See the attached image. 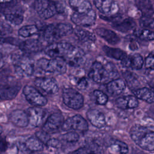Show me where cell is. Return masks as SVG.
Returning a JSON list of instances; mask_svg holds the SVG:
<instances>
[{
	"label": "cell",
	"mask_w": 154,
	"mask_h": 154,
	"mask_svg": "<svg viewBox=\"0 0 154 154\" xmlns=\"http://www.w3.org/2000/svg\"><path fill=\"white\" fill-rule=\"evenodd\" d=\"M121 61L123 66L135 70L140 69L143 65V57L138 54H134L127 56Z\"/></svg>",
	"instance_id": "21"
},
{
	"label": "cell",
	"mask_w": 154,
	"mask_h": 154,
	"mask_svg": "<svg viewBox=\"0 0 154 154\" xmlns=\"http://www.w3.org/2000/svg\"><path fill=\"white\" fill-rule=\"evenodd\" d=\"M88 85V81L84 77L79 78L76 83V87L79 90H84Z\"/></svg>",
	"instance_id": "42"
},
{
	"label": "cell",
	"mask_w": 154,
	"mask_h": 154,
	"mask_svg": "<svg viewBox=\"0 0 154 154\" xmlns=\"http://www.w3.org/2000/svg\"><path fill=\"white\" fill-rule=\"evenodd\" d=\"M102 49L108 57L117 60L122 61L128 56L125 51L119 48H114L108 46H104Z\"/></svg>",
	"instance_id": "27"
},
{
	"label": "cell",
	"mask_w": 154,
	"mask_h": 154,
	"mask_svg": "<svg viewBox=\"0 0 154 154\" xmlns=\"http://www.w3.org/2000/svg\"><path fill=\"white\" fill-rule=\"evenodd\" d=\"M20 48L26 53H34L39 51L42 48V45L37 40H28L20 43Z\"/></svg>",
	"instance_id": "26"
},
{
	"label": "cell",
	"mask_w": 154,
	"mask_h": 154,
	"mask_svg": "<svg viewBox=\"0 0 154 154\" xmlns=\"http://www.w3.org/2000/svg\"><path fill=\"white\" fill-rule=\"evenodd\" d=\"M64 122L63 116L61 113H53L45 121L42 127V131L48 134L55 133L60 128H62Z\"/></svg>",
	"instance_id": "11"
},
{
	"label": "cell",
	"mask_w": 154,
	"mask_h": 154,
	"mask_svg": "<svg viewBox=\"0 0 154 154\" xmlns=\"http://www.w3.org/2000/svg\"><path fill=\"white\" fill-rule=\"evenodd\" d=\"M69 2L75 12L82 13L92 10L91 5L88 0H69Z\"/></svg>",
	"instance_id": "23"
},
{
	"label": "cell",
	"mask_w": 154,
	"mask_h": 154,
	"mask_svg": "<svg viewBox=\"0 0 154 154\" xmlns=\"http://www.w3.org/2000/svg\"><path fill=\"white\" fill-rule=\"evenodd\" d=\"M63 103L73 109H79L84 105V97L73 88H65L62 91Z\"/></svg>",
	"instance_id": "7"
},
{
	"label": "cell",
	"mask_w": 154,
	"mask_h": 154,
	"mask_svg": "<svg viewBox=\"0 0 154 154\" xmlns=\"http://www.w3.org/2000/svg\"><path fill=\"white\" fill-rule=\"evenodd\" d=\"M140 25L141 28L146 29H154V19L152 16H143L140 19Z\"/></svg>",
	"instance_id": "36"
},
{
	"label": "cell",
	"mask_w": 154,
	"mask_h": 154,
	"mask_svg": "<svg viewBox=\"0 0 154 154\" xmlns=\"http://www.w3.org/2000/svg\"><path fill=\"white\" fill-rule=\"evenodd\" d=\"M79 139L78 134L75 132H69L64 134L61 136V140L69 143H76Z\"/></svg>",
	"instance_id": "35"
},
{
	"label": "cell",
	"mask_w": 154,
	"mask_h": 154,
	"mask_svg": "<svg viewBox=\"0 0 154 154\" xmlns=\"http://www.w3.org/2000/svg\"><path fill=\"white\" fill-rule=\"evenodd\" d=\"M74 31L77 37L82 42H86L89 41L93 42L96 40L95 35L93 33L89 32L88 31L84 29L79 26L76 27Z\"/></svg>",
	"instance_id": "29"
},
{
	"label": "cell",
	"mask_w": 154,
	"mask_h": 154,
	"mask_svg": "<svg viewBox=\"0 0 154 154\" xmlns=\"http://www.w3.org/2000/svg\"><path fill=\"white\" fill-rule=\"evenodd\" d=\"M135 22L131 19L127 18L122 21H117L112 25V27L122 32H127L134 29Z\"/></svg>",
	"instance_id": "25"
},
{
	"label": "cell",
	"mask_w": 154,
	"mask_h": 154,
	"mask_svg": "<svg viewBox=\"0 0 154 154\" xmlns=\"http://www.w3.org/2000/svg\"><path fill=\"white\" fill-rule=\"evenodd\" d=\"M11 0H1V3H7L10 2Z\"/></svg>",
	"instance_id": "45"
},
{
	"label": "cell",
	"mask_w": 154,
	"mask_h": 154,
	"mask_svg": "<svg viewBox=\"0 0 154 154\" xmlns=\"http://www.w3.org/2000/svg\"><path fill=\"white\" fill-rule=\"evenodd\" d=\"M48 147H51L52 148H58L61 147V141L57 138H49L46 143L45 144Z\"/></svg>",
	"instance_id": "41"
},
{
	"label": "cell",
	"mask_w": 154,
	"mask_h": 154,
	"mask_svg": "<svg viewBox=\"0 0 154 154\" xmlns=\"http://www.w3.org/2000/svg\"><path fill=\"white\" fill-rule=\"evenodd\" d=\"M88 125L86 120L80 115H75L68 118L64 122L62 126V130L77 131L84 132L88 130Z\"/></svg>",
	"instance_id": "10"
},
{
	"label": "cell",
	"mask_w": 154,
	"mask_h": 154,
	"mask_svg": "<svg viewBox=\"0 0 154 154\" xmlns=\"http://www.w3.org/2000/svg\"><path fill=\"white\" fill-rule=\"evenodd\" d=\"M23 94L27 101L35 106H42L45 105L47 99L35 88L26 85L23 89Z\"/></svg>",
	"instance_id": "9"
},
{
	"label": "cell",
	"mask_w": 154,
	"mask_h": 154,
	"mask_svg": "<svg viewBox=\"0 0 154 154\" xmlns=\"http://www.w3.org/2000/svg\"><path fill=\"white\" fill-rule=\"evenodd\" d=\"M86 116L91 124L97 128H102L106 124L104 114L97 109H89L87 112Z\"/></svg>",
	"instance_id": "18"
},
{
	"label": "cell",
	"mask_w": 154,
	"mask_h": 154,
	"mask_svg": "<svg viewBox=\"0 0 154 154\" xmlns=\"http://www.w3.org/2000/svg\"><path fill=\"white\" fill-rule=\"evenodd\" d=\"M45 52L51 58H63L73 67L81 65L84 58V53L81 49L66 42L51 43L45 48Z\"/></svg>",
	"instance_id": "1"
},
{
	"label": "cell",
	"mask_w": 154,
	"mask_h": 154,
	"mask_svg": "<svg viewBox=\"0 0 154 154\" xmlns=\"http://www.w3.org/2000/svg\"><path fill=\"white\" fill-rule=\"evenodd\" d=\"M98 35L106 40L108 43L115 45L120 42V37L113 31L104 28H99L96 29Z\"/></svg>",
	"instance_id": "22"
},
{
	"label": "cell",
	"mask_w": 154,
	"mask_h": 154,
	"mask_svg": "<svg viewBox=\"0 0 154 154\" xmlns=\"http://www.w3.org/2000/svg\"><path fill=\"white\" fill-rule=\"evenodd\" d=\"M38 31V29L35 25H28L21 27L18 31L19 35L22 37H29L35 34Z\"/></svg>",
	"instance_id": "33"
},
{
	"label": "cell",
	"mask_w": 154,
	"mask_h": 154,
	"mask_svg": "<svg viewBox=\"0 0 154 154\" xmlns=\"http://www.w3.org/2000/svg\"><path fill=\"white\" fill-rule=\"evenodd\" d=\"M14 67L16 73L22 78L31 76L34 72L33 61L25 56H19L15 59Z\"/></svg>",
	"instance_id": "8"
},
{
	"label": "cell",
	"mask_w": 154,
	"mask_h": 154,
	"mask_svg": "<svg viewBox=\"0 0 154 154\" xmlns=\"http://www.w3.org/2000/svg\"><path fill=\"white\" fill-rule=\"evenodd\" d=\"M112 144L116 147L117 149V152L120 154H126L128 152L129 149L128 145L122 141L114 140H113Z\"/></svg>",
	"instance_id": "37"
},
{
	"label": "cell",
	"mask_w": 154,
	"mask_h": 154,
	"mask_svg": "<svg viewBox=\"0 0 154 154\" xmlns=\"http://www.w3.org/2000/svg\"><path fill=\"white\" fill-rule=\"evenodd\" d=\"M10 121L16 126L25 128L29 125V119L26 112L21 109H15L9 114Z\"/></svg>",
	"instance_id": "16"
},
{
	"label": "cell",
	"mask_w": 154,
	"mask_h": 154,
	"mask_svg": "<svg viewBox=\"0 0 154 154\" xmlns=\"http://www.w3.org/2000/svg\"><path fill=\"white\" fill-rule=\"evenodd\" d=\"M137 4L143 16H152L154 10L150 0H138Z\"/></svg>",
	"instance_id": "31"
},
{
	"label": "cell",
	"mask_w": 154,
	"mask_h": 154,
	"mask_svg": "<svg viewBox=\"0 0 154 154\" xmlns=\"http://www.w3.org/2000/svg\"><path fill=\"white\" fill-rule=\"evenodd\" d=\"M115 103L118 108L122 109L135 108L138 105L137 97L132 95L120 97L116 100Z\"/></svg>",
	"instance_id": "19"
},
{
	"label": "cell",
	"mask_w": 154,
	"mask_h": 154,
	"mask_svg": "<svg viewBox=\"0 0 154 154\" xmlns=\"http://www.w3.org/2000/svg\"><path fill=\"white\" fill-rule=\"evenodd\" d=\"M23 145L29 152H38L43 150V143L36 137H30L27 139Z\"/></svg>",
	"instance_id": "28"
},
{
	"label": "cell",
	"mask_w": 154,
	"mask_h": 154,
	"mask_svg": "<svg viewBox=\"0 0 154 154\" xmlns=\"http://www.w3.org/2000/svg\"><path fill=\"white\" fill-rule=\"evenodd\" d=\"M20 85L18 83H6L1 84V98L2 100H11L14 99L18 94Z\"/></svg>",
	"instance_id": "17"
},
{
	"label": "cell",
	"mask_w": 154,
	"mask_h": 154,
	"mask_svg": "<svg viewBox=\"0 0 154 154\" xmlns=\"http://www.w3.org/2000/svg\"><path fill=\"white\" fill-rule=\"evenodd\" d=\"M72 32L73 27L71 25L59 23L46 26L43 29L42 35L46 41L52 42L70 34Z\"/></svg>",
	"instance_id": "4"
},
{
	"label": "cell",
	"mask_w": 154,
	"mask_h": 154,
	"mask_svg": "<svg viewBox=\"0 0 154 154\" xmlns=\"http://www.w3.org/2000/svg\"><path fill=\"white\" fill-rule=\"evenodd\" d=\"M123 76L129 87H135L138 84V80L134 73L131 72H125L123 73Z\"/></svg>",
	"instance_id": "38"
},
{
	"label": "cell",
	"mask_w": 154,
	"mask_h": 154,
	"mask_svg": "<svg viewBox=\"0 0 154 154\" xmlns=\"http://www.w3.org/2000/svg\"><path fill=\"white\" fill-rule=\"evenodd\" d=\"M126 88V84L125 81L120 79L117 78L113 79L106 85V89L107 92L111 96H116L122 93Z\"/></svg>",
	"instance_id": "20"
},
{
	"label": "cell",
	"mask_w": 154,
	"mask_h": 154,
	"mask_svg": "<svg viewBox=\"0 0 154 154\" xmlns=\"http://www.w3.org/2000/svg\"><path fill=\"white\" fill-rule=\"evenodd\" d=\"M93 94L94 100L96 101V103L97 104L104 105L107 103L108 100V97L103 91L99 90H96L93 91Z\"/></svg>",
	"instance_id": "34"
},
{
	"label": "cell",
	"mask_w": 154,
	"mask_h": 154,
	"mask_svg": "<svg viewBox=\"0 0 154 154\" xmlns=\"http://www.w3.org/2000/svg\"><path fill=\"white\" fill-rule=\"evenodd\" d=\"M96 7L105 17H109L116 15L119 11V7L114 0H93Z\"/></svg>",
	"instance_id": "13"
},
{
	"label": "cell",
	"mask_w": 154,
	"mask_h": 154,
	"mask_svg": "<svg viewBox=\"0 0 154 154\" xmlns=\"http://www.w3.org/2000/svg\"><path fill=\"white\" fill-rule=\"evenodd\" d=\"M96 19L95 11L92 9L86 13L75 12L71 16L72 21L78 26H91L93 25Z\"/></svg>",
	"instance_id": "14"
},
{
	"label": "cell",
	"mask_w": 154,
	"mask_h": 154,
	"mask_svg": "<svg viewBox=\"0 0 154 154\" xmlns=\"http://www.w3.org/2000/svg\"><path fill=\"white\" fill-rule=\"evenodd\" d=\"M133 93L138 99L147 103H151L154 102V91L147 87L136 89L133 91Z\"/></svg>",
	"instance_id": "24"
},
{
	"label": "cell",
	"mask_w": 154,
	"mask_h": 154,
	"mask_svg": "<svg viewBox=\"0 0 154 154\" xmlns=\"http://www.w3.org/2000/svg\"><path fill=\"white\" fill-rule=\"evenodd\" d=\"M72 154H99L97 150H94L91 147H81L73 152Z\"/></svg>",
	"instance_id": "39"
},
{
	"label": "cell",
	"mask_w": 154,
	"mask_h": 154,
	"mask_svg": "<svg viewBox=\"0 0 154 154\" xmlns=\"http://www.w3.org/2000/svg\"><path fill=\"white\" fill-rule=\"evenodd\" d=\"M26 112L28 116L29 124L31 126L38 127L42 123L45 116V112L43 109L34 106L28 108Z\"/></svg>",
	"instance_id": "15"
},
{
	"label": "cell",
	"mask_w": 154,
	"mask_h": 154,
	"mask_svg": "<svg viewBox=\"0 0 154 154\" xmlns=\"http://www.w3.org/2000/svg\"><path fill=\"white\" fill-rule=\"evenodd\" d=\"M35 85L46 94H54L58 92L59 87L57 81L53 78L38 77L34 81Z\"/></svg>",
	"instance_id": "12"
},
{
	"label": "cell",
	"mask_w": 154,
	"mask_h": 154,
	"mask_svg": "<svg viewBox=\"0 0 154 154\" xmlns=\"http://www.w3.org/2000/svg\"><path fill=\"white\" fill-rule=\"evenodd\" d=\"M145 65L147 69L154 70V51L150 52L146 57Z\"/></svg>",
	"instance_id": "40"
},
{
	"label": "cell",
	"mask_w": 154,
	"mask_h": 154,
	"mask_svg": "<svg viewBox=\"0 0 154 154\" xmlns=\"http://www.w3.org/2000/svg\"><path fill=\"white\" fill-rule=\"evenodd\" d=\"M34 8L38 16L44 19H49L62 11L60 4L52 0H36L34 3Z\"/></svg>",
	"instance_id": "5"
},
{
	"label": "cell",
	"mask_w": 154,
	"mask_h": 154,
	"mask_svg": "<svg viewBox=\"0 0 154 154\" xmlns=\"http://www.w3.org/2000/svg\"><path fill=\"white\" fill-rule=\"evenodd\" d=\"M134 35L143 40H154V32L151 29L146 28L137 29L134 32Z\"/></svg>",
	"instance_id": "32"
},
{
	"label": "cell",
	"mask_w": 154,
	"mask_h": 154,
	"mask_svg": "<svg viewBox=\"0 0 154 154\" xmlns=\"http://www.w3.org/2000/svg\"><path fill=\"white\" fill-rule=\"evenodd\" d=\"M35 135L38 139H40L43 143H45V144L46 143L48 140L50 138H49L48 134L44 132L43 131H42V132H37L35 134Z\"/></svg>",
	"instance_id": "43"
},
{
	"label": "cell",
	"mask_w": 154,
	"mask_h": 154,
	"mask_svg": "<svg viewBox=\"0 0 154 154\" xmlns=\"http://www.w3.org/2000/svg\"><path fill=\"white\" fill-rule=\"evenodd\" d=\"M129 133L132 140L141 149L154 150V128L135 125Z\"/></svg>",
	"instance_id": "3"
},
{
	"label": "cell",
	"mask_w": 154,
	"mask_h": 154,
	"mask_svg": "<svg viewBox=\"0 0 154 154\" xmlns=\"http://www.w3.org/2000/svg\"><path fill=\"white\" fill-rule=\"evenodd\" d=\"M4 16L7 20L12 24L17 25L20 24L23 20V16L22 13L18 10L14 11H7L4 13Z\"/></svg>",
	"instance_id": "30"
},
{
	"label": "cell",
	"mask_w": 154,
	"mask_h": 154,
	"mask_svg": "<svg viewBox=\"0 0 154 154\" xmlns=\"http://www.w3.org/2000/svg\"><path fill=\"white\" fill-rule=\"evenodd\" d=\"M8 147V143L6 141L5 138H2L1 141V152H4L7 150Z\"/></svg>",
	"instance_id": "44"
},
{
	"label": "cell",
	"mask_w": 154,
	"mask_h": 154,
	"mask_svg": "<svg viewBox=\"0 0 154 154\" xmlns=\"http://www.w3.org/2000/svg\"><path fill=\"white\" fill-rule=\"evenodd\" d=\"M42 154H45V153H42Z\"/></svg>",
	"instance_id": "46"
},
{
	"label": "cell",
	"mask_w": 154,
	"mask_h": 154,
	"mask_svg": "<svg viewBox=\"0 0 154 154\" xmlns=\"http://www.w3.org/2000/svg\"><path fill=\"white\" fill-rule=\"evenodd\" d=\"M88 77L94 82L103 84L119 78V73L112 63L103 64L99 61H94L88 72Z\"/></svg>",
	"instance_id": "2"
},
{
	"label": "cell",
	"mask_w": 154,
	"mask_h": 154,
	"mask_svg": "<svg viewBox=\"0 0 154 154\" xmlns=\"http://www.w3.org/2000/svg\"><path fill=\"white\" fill-rule=\"evenodd\" d=\"M37 64L39 69L47 73L63 74L67 70V63L61 58H42L38 60Z\"/></svg>",
	"instance_id": "6"
}]
</instances>
